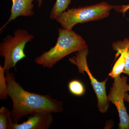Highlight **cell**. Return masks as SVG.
Wrapping results in <instances>:
<instances>
[{
    "instance_id": "obj_1",
    "label": "cell",
    "mask_w": 129,
    "mask_h": 129,
    "mask_svg": "<svg viewBox=\"0 0 129 129\" xmlns=\"http://www.w3.org/2000/svg\"><path fill=\"white\" fill-rule=\"evenodd\" d=\"M8 96L11 99L13 108L11 115L14 123H18L24 117L39 111L62 112L63 103L48 95H41L27 91L16 81L14 74L6 72Z\"/></svg>"
},
{
    "instance_id": "obj_2",
    "label": "cell",
    "mask_w": 129,
    "mask_h": 129,
    "mask_svg": "<svg viewBox=\"0 0 129 129\" xmlns=\"http://www.w3.org/2000/svg\"><path fill=\"white\" fill-rule=\"evenodd\" d=\"M58 34L55 45L36 58L37 64L51 69L66 56L88 47L83 37L72 30L59 28Z\"/></svg>"
},
{
    "instance_id": "obj_3",
    "label": "cell",
    "mask_w": 129,
    "mask_h": 129,
    "mask_svg": "<svg viewBox=\"0 0 129 129\" xmlns=\"http://www.w3.org/2000/svg\"><path fill=\"white\" fill-rule=\"evenodd\" d=\"M112 8L113 6L103 2L91 6L68 9L61 13L56 20L63 28L71 30L78 24L107 17Z\"/></svg>"
},
{
    "instance_id": "obj_4",
    "label": "cell",
    "mask_w": 129,
    "mask_h": 129,
    "mask_svg": "<svg viewBox=\"0 0 129 129\" xmlns=\"http://www.w3.org/2000/svg\"><path fill=\"white\" fill-rule=\"evenodd\" d=\"M34 36L25 29H17L14 36L8 35L0 44V55L5 58L3 68L6 72L12 68L17 70L16 65L26 57L24 52L25 45L34 39Z\"/></svg>"
},
{
    "instance_id": "obj_5",
    "label": "cell",
    "mask_w": 129,
    "mask_h": 129,
    "mask_svg": "<svg viewBox=\"0 0 129 129\" xmlns=\"http://www.w3.org/2000/svg\"><path fill=\"white\" fill-rule=\"evenodd\" d=\"M88 53V47H87L77 52L76 55L70 58L69 61L72 64L76 65L80 73L84 75L85 72L87 74L90 80L91 85L96 95L98 110L100 112L105 113L108 111L109 106L106 92V84L108 79L100 82L93 76L87 63Z\"/></svg>"
},
{
    "instance_id": "obj_6",
    "label": "cell",
    "mask_w": 129,
    "mask_h": 129,
    "mask_svg": "<svg viewBox=\"0 0 129 129\" xmlns=\"http://www.w3.org/2000/svg\"><path fill=\"white\" fill-rule=\"evenodd\" d=\"M127 79V76L120 75L113 78L112 86L107 95L108 101L115 106L118 113L119 129H129V115L124 103L125 94L129 91Z\"/></svg>"
},
{
    "instance_id": "obj_7",
    "label": "cell",
    "mask_w": 129,
    "mask_h": 129,
    "mask_svg": "<svg viewBox=\"0 0 129 129\" xmlns=\"http://www.w3.org/2000/svg\"><path fill=\"white\" fill-rule=\"evenodd\" d=\"M52 113L46 111L36 112L21 124L14 123L12 129H48L53 123Z\"/></svg>"
},
{
    "instance_id": "obj_8",
    "label": "cell",
    "mask_w": 129,
    "mask_h": 129,
    "mask_svg": "<svg viewBox=\"0 0 129 129\" xmlns=\"http://www.w3.org/2000/svg\"><path fill=\"white\" fill-rule=\"evenodd\" d=\"M34 0H12V2L11 14L8 20L0 29L1 32L6 28L11 21H13L19 16L31 17L34 14L33 11Z\"/></svg>"
},
{
    "instance_id": "obj_9",
    "label": "cell",
    "mask_w": 129,
    "mask_h": 129,
    "mask_svg": "<svg viewBox=\"0 0 129 129\" xmlns=\"http://www.w3.org/2000/svg\"><path fill=\"white\" fill-rule=\"evenodd\" d=\"M14 123L11 115V111L4 106L0 109V129H12Z\"/></svg>"
},
{
    "instance_id": "obj_10",
    "label": "cell",
    "mask_w": 129,
    "mask_h": 129,
    "mask_svg": "<svg viewBox=\"0 0 129 129\" xmlns=\"http://www.w3.org/2000/svg\"><path fill=\"white\" fill-rule=\"evenodd\" d=\"M71 0H56L50 12V18L56 20L68 7L71 3Z\"/></svg>"
},
{
    "instance_id": "obj_11",
    "label": "cell",
    "mask_w": 129,
    "mask_h": 129,
    "mask_svg": "<svg viewBox=\"0 0 129 129\" xmlns=\"http://www.w3.org/2000/svg\"><path fill=\"white\" fill-rule=\"evenodd\" d=\"M68 88L70 92L75 96H82L85 93V86L79 80L73 79L70 81Z\"/></svg>"
},
{
    "instance_id": "obj_12",
    "label": "cell",
    "mask_w": 129,
    "mask_h": 129,
    "mask_svg": "<svg viewBox=\"0 0 129 129\" xmlns=\"http://www.w3.org/2000/svg\"><path fill=\"white\" fill-rule=\"evenodd\" d=\"M5 73L4 68L0 65V99L3 100L7 99L8 96L7 81Z\"/></svg>"
},
{
    "instance_id": "obj_13",
    "label": "cell",
    "mask_w": 129,
    "mask_h": 129,
    "mask_svg": "<svg viewBox=\"0 0 129 129\" xmlns=\"http://www.w3.org/2000/svg\"><path fill=\"white\" fill-rule=\"evenodd\" d=\"M127 53L126 56V61L123 73L129 76V39H128L127 44Z\"/></svg>"
},
{
    "instance_id": "obj_14",
    "label": "cell",
    "mask_w": 129,
    "mask_h": 129,
    "mask_svg": "<svg viewBox=\"0 0 129 129\" xmlns=\"http://www.w3.org/2000/svg\"><path fill=\"white\" fill-rule=\"evenodd\" d=\"M129 9V4L126 5H122L120 6V10L121 12L124 14Z\"/></svg>"
},
{
    "instance_id": "obj_15",
    "label": "cell",
    "mask_w": 129,
    "mask_h": 129,
    "mask_svg": "<svg viewBox=\"0 0 129 129\" xmlns=\"http://www.w3.org/2000/svg\"><path fill=\"white\" fill-rule=\"evenodd\" d=\"M124 102H127L129 103V95L127 93V92L125 93L124 96Z\"/></svg>"
},
{
    "instance_id": "obj_16",
    "label": "cell",
    "mask_w": 129,
    "mask_h": 129,
    "mask_svg": "<svg viewBox=\"0 0 129 129\" xmlns=\"http://www.w3.org/2000/svg\"><path fill=\"white\" fill-rule=\"evenodd\" d=\"M43 0H37V2H38V7H40L41 6L42 4V2Z\"/></svg>"
}]
</instances>
